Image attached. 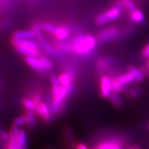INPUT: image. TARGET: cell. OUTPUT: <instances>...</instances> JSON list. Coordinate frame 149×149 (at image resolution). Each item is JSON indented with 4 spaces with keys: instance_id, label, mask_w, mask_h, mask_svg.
<instances>
[{
    "instance_id": "1",
    "label": "cell",
    "mask_w": 149,
    "mask_h": 149,
    "mask_svg": "<svg viewBox=\"0 0 149 149\" xmlns=\"http://www.w3.org/2000/svg\"><path fill=\"white\" fill-rule=\"evenodd\" d=\"M72 52L78 55H88L96 47L97 41L92 35L79 34L71 42Z\"/></svg>"
},
{
    "instance_id": "2",
    "label": "cell",
    "mask_w": 149,
    "mask_h": 149,
    "mask_svg": "<svg viewBox=\"0 0 149 149\" xmlns=\"http://www.w3.org/2000/svg\"><path fill=\"white\" fill-rule=\"evenodd\" d=\"M33 30L35 31V33H36V37H37L39 41H40L42 46L44 47V50L47 52L48 53L51 54L52 55L54 56H58L60 55V53L56 50L53 46L51 45L49 42L46 40L45 37H44L42 33V28H41V25L39 24H36L34 25V28Z\"/></svg>"
},
{
    "instance_id": "3",
    "label": "cell",
    "mask_w": 149,
    "mask_h": 149,
    "mask_svg": "<svg viewBox=\"0 0 149 149\" xmlns=\"http://www.w3.org/2000/svg\"><path fill=\"white\" fill-rule=\"evenodd\" d=\"M120 34V29L117 27H107L100 30L97 34V40L102 43L108 42L116 39L117 37H118Z\"/></svg>"
},
{
    "instance_id": "4",
    "label": "cell",
    "mask_w": 149,
    "mask_h": 149,
    "mask_svg": "<svg viewBox=\"0 0 149 149\" xmlns=\"http://www.w3.org/2000/svg\"><path fill=\"white\" fill-rule=\"evenodd\" d=\"M100 95L103 99H107L109 97L112 93L111 77L108 76H103L100 79Z\"/></svg>"
},
{
    "instance_id": "5",
    "label": "cell",
    "mask_w": 149,
    "mask_h": 149,
    "mask_svg": "<svg viewBox=\"0 0 149 149\" xmlns=\"http://www.w3.org/2000/svg\"><path fill=\"white\" fill-rule=\"evenodd\" d=\"M129 18L132 22L138 24L140 26H145L146 24V19L144 12L140 9L137 8L133 12L130 13Z\"/></svg>"
},
{
    "instance_id": "6",
    "label": "cell",
    "mask_w": 149,
    "mask_h": 149,
    "mask_svg": "<svg viewBox=\"0 0 149 149\" xmlns=\"http://www.w3.org/2000/svg\"><path fill=\"white\" fill-rule=\"evenodd\" d=\"M11 43L15 46H25V47L37 50V51H38V49H40L39 44L35 40H33V39H31V40H17V39L13 38L11 40Z\"/></svg>"
},
{
    "instance_id": "7",
    "label": "cell",
    "mask_w": 149,
    "mask_h": 149,
    "mask_svg": "<svg viewBox=\"0 0 149 149\" xmlns=\"http://www.w3.org/2000/svg\"><path fill=\"white\" fill-rule=\"evenodd\" d=\"M26 62L27 63L28 65H29L31 68H33V69L37 70V72H46V71L44 70V68H43L42 63H41L40 57H26L25 58Z\"/></svg>"
},
{
    "instance_id": "8",
    "label": "cell",
    "mask_w": 149,
    "mask_h": 149,
    "mask_svg": "<svg viewBox=\"0 0 149 149\" xmlns=\"http://www.w3.org/2000/svg\"><path fill=\"white\" fill-rule=\"evenodd\" d=\"M17 145L19 149H28L29 138L28 134L24 129H20L16 139Z\"/></svg>"
},
{
    "instance_id": "9",
    "label": "cell",
    "mask_w": 149,
    "mask_h": 149,
    "mask_svg": "<svg viewBox=\"0 0 149 149\" xmlns=\"http://www.w3.org/2000/svg\"><path fill=\"white\" fill-rule=\"evenodd\" d=\"M36 37V33L34 30L15 31L13 35V38L17 40H31Z\"/></svg>"
},
{
    "instance_id": "10",
    "label": "cell",
    "mask_w": 149,
    "mask_h": 149,
    "mask_svg": "<svg viewBox=\"0 0 149 149\" xmlns=\"http://www.w3.org/2000/svg\"><path fill=\"white\" fill-rule=\"evenodd\" d=\"M41 110L42 113V117L43 120L45 121L46 122H51L53 120V115L51 111V108L45 102H42L40 104Z\"/></svg>"
},
{
    "instance_id": "11",
    "label": "cell",
    "mask_w": 149,
    "mask_h": 149,
    "mask_svg": "<svg viewBox=\"0 0 149 149\" xmlns=\"http://www.w3.org/2000/svg\"><path fill=\"white\" fill-rule=\"evenodd\" d=\"M115 79H116L117 82L119 83V84H120L122 88L123 87H125L126 85L129 84L131 82H133V81H135L133 76L129 72L121 74V75L118 76V77L115 78Z\"/></svg>"
},
{
    "instance_id": "12",
    "label": "cell",
    "mask_w": 149,
    "mask_h": 149,
    "mask_svg": "<svg viewBox=\"0 0 149 149\" xmlns=\"http://www.w3.org/2000/svg\"><path fill=\"white\" fill-rule=\"evenodd\" d=\"M15 51L18 53L26 55V57H38L39 52L37 50L32 49L25 46H15Z\"/></svg>"
},
{
    "instance_id": "13",
    "label": "cell",
    "mask_w": 149,
    "mask_h": 149,
    "mask_svg": "<svg viewBox=\"0 0 149 149\" xmlns=\"http://www.w3.org/2000/svg\"><path fill=\"white\" fill-rule=\"evenodd\" d=\"M128 70L133 76L135 81H138V82H141V81L144 80V74H143V72H141V70L139 68H136L134 66H129L128 68Z\"/></svg>"
},
{
    "instance_id": "14",
    "label": "cell",
    "mask_w": 149,
    "mask_h": 149,
    "mask_svg": "<svg viewBox=\"0 0 149 149\" xmlns=\"http://www.w3.org/2000/svg\"><path fill=\"white\" fill-rule=\"evenodd\" d=\"M120 143L115 139L106 141L100 144L96 147L97 149H117V146Z\"/></svg>"
},
{
    "instance_id": "15",
    "label": "cell",
    "mask_w": 149,
    "mask_h": 149,
    "mask_svg": "<svg viewBox=\"0 0 149 149\" xmlns=\"http://www.w3.org/2000/svg\"><path fill=\"white\" fill-rule=\"evenodd\" d=\"M106 15H107L108 19L109 21H113V20L117 19V18L120 17L121 15V9L117 8L116 6L113 7L107 12H105Z\"/></svg>"
},
{
    "instance_id": "16",
    "label": "cell",
    "mask_w": 149,
    "mask_h": 149,
    "mask_svg": "<svg viewBox=\"0 0 149 149\" xmlns=\"http://www.w3.org/2000/svg\"><path fill=\"white\" fill-rule=\"evenodd\" d=\"M56 38L59 40H64L70 36V32L66 28L57 27L55 34Z\"/></svg>"
},
{
    "instance_id": "17",
    "label": "cell",
    "mask_w": 149,
    "mask_h": 149,
    "mask_svg": "<svg viewBox=\"0 0 149 149\" xmlns=\"http://www.w3.org/2000/svg\"><path fill=\"white\" fill-rule=\"evenodd\" d=\"M35 113L34 111L27 110L26 115L27 117V126L30 128H33L36 125V117H35Z\"/></svg>"
},
{
    "instance_id": "18",
    "label": "cell",
    "mask_w": 149,
    "mask_h": 149,
    "mask_svg": "<svg viewBox=\"0 0 149 149\" xmlns=\"http://www.w3.org/2000/svg\"><path fill=\"white\" fill-rule=\"evenodd\" d=\"M109 100L111 103L116 108H120L122 106V100L118 93L112 92L111 95L109 96Z\"/></svg>"
},
{
    "instance_id": "19",
    "label": "cell",
    "mask_w": 149,
    "mask_h": 149,
    "mask_svg": "<svg viewBox=\"0 0 149 149\" xmlns=\"http://www.w3.org/2000/svg\"><path fill=\"white\" fill-rule=\"evenodd\" d=\"M59 81H60L61 84L62 86L64 87H68L70 85L72 84V83L70 81V79L68 76V74L66 73H63L60 74L59 76Z\"/></svg>"
},
{
    "instance_id": "20",
    "label": "cell",
    "mask_w": 149,
    "mask_h": 149,
    "mask_svg": "<svg viewBox=\"0 0 149 149\" xmlns=\"http://www.w3.org/2000/svg\"><path fill=\"white\" fill-rule=\"evenodd\" d=\"M22 104L24 107L27 110H30V111H34L36 107V104L33 101L32 99L30 98H24L22 100Z\"/></svg>"
},
{
    "instance_id": "21",
    "label": "cell",
    "mask_w": 149,
    "mask_h": 149,
    "mask_svg": "<svg viewBox=\"0 0 149 149\" xmlns=\"http://www.w3.org/2000/svg\"><path fill=\"white\" fill-rule=\"evenodd\" d=\"M25 124H27L26 115H22V116L16 117L13 123V125L18 126V127L25 125Z\"/></svg>"
},
{
    "instance_id": "22",
    "label": "cell",
    "mask_w": 149,
    "mask_h": 149,
    "mask_svg": "<svg viewBox=\"0 0 149 149\" xmlns=\"http://www.w3.org/2000/svg\"><path fill=\"white\" fill-rule=\"evenodd\" d=\"M41 28L42 29L46 31V32H48L50 33H52V34H55L56 31H57V27L56 26L53 25V24H50V23H45L43 24H40Z\"/></svg>"
},
{
    "instance_id": "23",
    "label": "cell",
    "mask_w": 149,
    "mask_h": 149,
    "mask_svg": "<svg viewBox=\"0 0 149 149\" xmlns=\"http://www.w3.org/2000/svg\"><path fill=\"white\" fill-rule=\"evenodd\" d=\"M110 22L109 19H108L105 13L100 14V15H98L97 17L96 18V24L97 26H99L105 25L106 24H107L108 22Z\"/></svg>"
},
{
    "instance_id": "24",
    "label": "cell",
    "mask_w": 149,
    "mask_h": 149,
    "mask_svg": "<svg viewBox=\"0 0 149 149\" xmlns=\"http://www.w3.org/2000/svg\"><path fill=\"white\" fill-rule=\"evenodd\" d=\"M40 59L41 63H42L43 68H44V70H45L46 71H48V70H51L52 68H53V65L49 59L46 58V57H40Z\"/></svg>"
},
{
    "instance_id": "25",
    "label": "cell",
    "mask_w": 149,
    "mask_h": 149,
    "mask_svg": "<svg viewBox=\"0 0 149 149\" xmlns=\"http://www.w3.org/2000/svg\"><path fill=\"white\" fill-rule=\"evenodd\" d=\"M111 88L112 92L120 93L122 91V87L119 84L115 78H111Z\"/></svg>"
},
{
    "instance_id": "26",
    "label": "cell",
    "mask_w": 149,
    "mask_h": 149,
    "mask_svg": "<svg viewBox=\"0 0 149 149\" xmlns=\"http://www.w3.org/2000/svg\"><path fill=\"white\" fill-rule=\"evenodd\" d=\"M10 138V133L6 131L4 128L0 127V139L4 142H7Z\"/></svg>"
},
{
    "instance_id": "27",
    "label": "cell",
    "mask_w": 149,
    "mask_h": 149,
    "mask_svg": "<svg viewBox=\"0 0 149 149\" xmlns=\"http://www.w3.org/2000/svg\"><path fill=\"white\" fill-rule=\"evenodd\" d=\"M141 93H142V91H141L140 88H136L133 89L132 91H130V92L129 93V96L132 99H136L139 97L141 95Z\"/></svg>"
},
{
    "instance_id": "28",
    "label": "cell",
    "mask_w": 149,
    "mask_h": 149,
    "mask_svg": "<svg viewBox=\"0 0 149 149\" xmlns=\"http://www.w3.org/2000/svg\"><path fill=\"white\" fill-rule=\"evenodd\" d=\"M51 83H52V85H53V86L57 87V88H60L61 86L60 81H59V77H57V76L55 75V74H53V75L51 76Z\"/></svg>"
},
{
    "instance_id": "29",
    "label": "cell",
    "mask_w": 149,
    "mask_h": 149,
    "mask_svg": "<svg viewBox=\"0 0 149 149\" xmlns=\"http://www.w3.org/2000/svg\"><path fill=\"white\" fill-rule=\"evenodd\" d=\"M66 137L68 141L72 142L74 139V134L73 131L70 128H67L66 129Z\"/></svg>"
},
{
    "instance_id": "30",
    "label": "cell",
    "mask_w": 149,
    "mask_h": 149,
    "mask_svg": "<svg viewBox=\"0 0 149 149\" xmlns=\"http://www.w3.org/2000/svg\"><path fill=\"white\" fill-rule=\"evenodd\" d=\"M141 55L145 59H149V42L143 48L141 51Z\"/></svg>"
},
{
    "instance_id": "31",
    "label": "cell",
    "mask_w": 149,
    "mask_h": 149,
    "mask_svg": "<svg viewBox=\"0 0 149 149\" xmlns=\"http://www.w3.org/2000/svg\"><path fill=\"white\" fill-rule=\"evenodd\" d=\"M126 8L128 9V10L129 11L130 13L133 12V11H134L137 9V7H136L135 3L133 1V0H129V1H128V3L127 4V6H126Z\"/></svg>"
},
{
    "instance_id": "32",
    "label": "cell",
    "mask_w": 149,
    "mask_h": 149,
    "mask_svg": "<svg viewBox=\"0 0 149 149\" xmlns=\"http://www.w3.org/2000/svg\"><path fill=\"white\" fill-rule=\"evenodd\" d=\"M73 149H89L86 145L83 144V143H77L73 145L72 146Z\"/></svg>"
},
{
    "instance_id": "33",
    "label": "cell",
    "mask_w": 149,
    "mask_h": 149,
    "mask_svg": "<svg viewBox=\"0 0 149 149\" xmlns=\"http://www.w3.org/2000/svg\"><path fill=\"white\" fill-rule=\"evenodd\" d=\"M146 70L147 74H148V77H149V59H147L146 61Z\"/></svg>"
},
{
    "instance_id": "34",
    "label": "cell",
    "mask_w": 149,
    "mask_h": 149,
    "mask_svg": "<svg viewBox=\"0 0 149 149\" xmlns=\"http://www.w3.org/2000/svg\"><path fill=\"white\" fill-rule=\"evenodd\" d=\"M4 144H5L4 141H3L1 139H0V149H3Z\"/></svg>"
},
{
    "instance_id": "35",
    "label": "cell",
    "mask_w": 149,
    "mask_h": 149,
    "mask_svg": "<svg viewBox=\"0 0 149 149\" xmlns=\"http://www.w3.org/2000/svg\"><path fill=\"white\" fill-rule=\"evenodd\" d=\"M126 149H134V146H129L127 147V148Z\"/></svg>"
},
{
    "instance_id": "36",
    "label": "cell",
    "mask_w": 149,
    "mask_h": 149,
    "mask_svg": "<svg viewBox=\"0 0 149 149\" xmlns=\"http://www.w3.org/2000/svg\"><path fill=\"white\" fill-rule=\"evenodd\" d=\"M134 149H141V148L139 146H134Z\"/></svg>"
},
{
    "instance_id": "37",
    "label": "cell",
    "mask_w": 149,
    "mask_h": 149,
    "mask_svg": "<svg viewBox=\"0 0 149 149\" xmlns=\"http://www.w3.org/2000/svg\"><path fill=\"white\" fill-rule=\"evenodd\" d=\"M1 81H0V88H1Z\"/></svg>"
},
{
    "instance_id": "38",
    "label": "cell",
    "mask_w": 149,
    "mask_h": 149,
    "mask_svg": "<svg viewBox=\"0 0 149 149\" xmlns=\"http://www.w3.org/2000/svg\"><path fill=\"white\" fill-rule=\"evenodd\" d=\"M92 149H97L96 148H92Z\"/></svg>"
},
{
    "instance_id": "39",
    "label": "cell",
    "mask_w": 149,
    "mask_h": 149,
    "mask_svg": "<svg viewBox=\"0 0 149 149\" xmlns=\"http://www.w3.org/2000/svg\"><path fill=\"white\" fill-rule=\"evenodd\" d=\"M148 129H149V124H148Z\"/></svg>"
}]
</instances>
